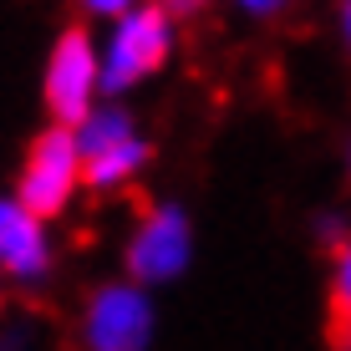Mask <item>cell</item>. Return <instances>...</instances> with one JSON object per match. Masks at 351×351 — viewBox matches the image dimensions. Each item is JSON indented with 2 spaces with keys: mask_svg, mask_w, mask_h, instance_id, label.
<instances>
[{
  "mask_svg": "<svg viewBox=\"0 0 351 351\" xmlns=\"http://www.w3.org/2000/svg\"><path fill=\"white\" fill-rule=\"evenodd\" d=\"M0 351H36V336H31V326H10V331L0 336Z\"/></svg>",
  "mask_w": 351,
  "mask_h": 351,
  "instance_id": "8fae6325",
  "label": "cell"
},
{
  "mask_svg": "<svg viewBox=\"0 0 351 351\" xmlns=\"http://www.w3.org/2000/svg\"><path fill=\"white\" fill-rule=\"evenodd\" d=\"M239 16L245 21H275V16H285V5L280 0H239Z\"/></svg>",
  "mask_w": 351,
  "mask_h": 351,
  "instance_id": "30bf717a",
  "label": "cell"
},
{
  "mask_svg": "<svg viewBox=\"0 0 351 351\" xmlns=\"http://www.w3.org/2000/svg\"><path fill=\"white\" fill-rule=\"evenodd\" d=\"M178 51V16L168 5H132L102 36V92L123 102V92L153 82Z\"/></svg>",
  "mask_w": 351,
  "mask_h": 351,
  "instance_id": "6da1fadb",
  "label": "cell"
},
{
  "mask_svg": "<svg viewBox=\"0 0 351 351\" xmlns=\"http://www.w3.org/2000/svg\"><path fill=\"white\" fill-rule=\"evenodd\" d=\"M158 331V311H153V290L132 285L128 275L102 280L87 290L77 316V346L82 351H148Z\"/></svg>",
  "mask_w": 351,
  "mask_h": 351,
  "instance_id": "277c9868",
  "label": "cell"
},
{
  "mask_svg": "<svg viewBox=\"0 0 351 351\" xmlns=\"http://www.w3.org/2000/svg\"><path fill=\"white\" fill-rule=\"evenodd\" d=\"M193 265V219L184 204L163 199L132 224L128 250H123V275L143 290H158L184 280V270Z\"/></svg>",
  "mask_w": 351,
  "mask_h": 351,
  "instance_id": "8992f818",
  "label": "cell"
},
{
  "mask_svg": "<svg viewBox=\"0 0 351 351\" xmlns=\"http://www.w3.org/2000/svg\"><path fill=\"white\" fill-rule=\"evenodd\" d=\"M336 36H341V46H346V56H351V0L336 10Z\"/></svg>",
  "mask_w": 351,
  "mask_h": 351,
  "instance_id": "7c38bea8",
  "label": "cell"
},
{
  "mask_svg": "<svg viewBox=\"0 0 351 351\" xmlns=\"http://www.w3.org/2000/svg\"><path fill=\"white\" fill-rule=\"evenodd\" d=\"M51 270H56V245L46 219H36L16 193L0 199V275L16 285H46Z\"/></svg>",
  "mask_w": 351,
  "mask_h": 351,
  "instance_id": "52a82bcc",
  "label": "cell"
},
{
  "mask_svg": "<svg viewBox=\"0 0 351 351\" xmlns=\"http://www.w3.org/2000/svg\"><path fill=\"white\" fill-rule=\"evenodd\" d=\"M128 10H132L128 0H92V5H82V21H112V26H117Z\"/></svg>",
  "mask_w": 351,
  "mask_h": 351,
  "instance_id": "9c48e42d",
  "label": "cell"
},
{
  "mask_svg": "<svg viewBox=\"0 0 351 351\" xmlns=\"http://www.w3.org/2000/svg\"><path fill=\"white\" fill-rule=\"evenodd\" d=\"M87 184V163H82V148H77V132L71 128H41L36 138L26 143V158H21V173H16V199L26 204L36 219L51 224L56 214L71 209V199Z\"/></svg>",
  "mask_w": 351,
  "mask_h": 351,
  "instance_id": "5b68a950",
  "label": "cell"
},
{
  "mask_svg": "<svg viewBox=\"0 0 351 351\" xmlns=\"http://www.w3.org/2000/svg\"><path fill=\"white\" fill-rule=\"evenodd\" d=\"M331 321H336V336L351 331V234L336 239V255H331Z\"/></svg>",
  "mask_w": 351,
  "mask_h": 351,
  "instance_id": "ba28073f",
  "label": "cell"
},
{
  "mask_svg": "<svg viewBox=\"0 0 351 351\" xmlns=\"http://www.w3.org/2000/svg\"><path fill=\"white\" fill-rule=\"evenodd\" d=\"M336 341H341V351H351V331H346V336H336Z\"/></svg>",
  "mask_w": 351,
  "mask_h": 351,
  "instance_id": "4fadbf2b",
  "label": "cell"
},
{
  "mask_svg": "<svg viewBox=\"0 0 351 351\" xmlns=\"http://www.w3.org/2000/svg\"><path fill=\"white\" fill-rule=\"evenodd\" d=\"M41 102L56 128H82L97 107L107 102L102 92V41L92 36L87 21L62 26L41 62Z\"/></svg>",
  "mask_w": 351,
  "mask_h": 351,
  "instance_id": "7a4b0ae2",
  "label": "cell"
},
{
  "mask_svg": "<svg viewBox=\"0 0 351 351\" xmlns=\"http://www.w3.org/2000/svg\"><path fill=\"white\" fill-rule=\"evenodd\" d=\"M346 173H351V148H346Z\"/></svg>",
  "mask_w": 351,
  "mask_h": 351,
  "instance_id": "5bb4252c",
  "label": "cell"
},
{
  "mask_svg": "<svg viewBox=\"0 0 351 351\" xmlns=\"http://www.w3.org/2000/svg\"><path fill=\"white\" fill-rule=\"evenodd\" d=\"M71 132H77L82 163H87V189H97V193H117V189L138 184L153 163V143L143 138L132 107H123V102H102Z\"/></svg>",
  "mask_w": 351,
  "mask_h": 351,
  "instance_id": "3957f363",
  "label": "cell"
}]
</instances>
